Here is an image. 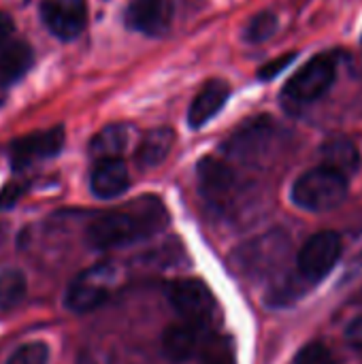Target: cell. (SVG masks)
I'll list each match as a JSON object with an SVG mask.
<instances>
[{
  "label": "cell",
  "mask_w": 362,
  "mask_h": 364,
  "mask_svg": "<svg viewBox=\"0 0 362 364\" xmlns=\"http://www.w3.org/2000/svg\"><path fill=\"white\" fill-rule=\"evenodd\" d=\"M117 282V271L111 264H96L81 271L66 288L64 305L75 314H90L98 309Z\"/></svg>",
  "instance_id": "obj_5"
},
{
  "label": "cell",
  "mask_w": 362,
  "mask_h": 364,
  "mask_svg": "<svg viewBox=\"0 0 362 364\" xmlns=\"http://www.w3.org/2000/svg\"><path fill=\"white\" fill-rule=\"evenodd\" d=\"M196 175H198V190L203 198L213 209H224L237 188L235 171L226 162L209 156L198 162Z\"/></svg>",
  "instance_id": "obj_10"
},
{
  "label": "cell",
  "mask_w": 362,
  "mask_h": 364,
  "mask_svg": "<svg viewBox=\"0 0 362 364\" xmlns=\"http://www.w3.org/2000/svg\"><path fill=\"white\" fill-rule=\"evenodd\" d=\"M230 96V87L226 81L220 79H211L205 83V87L198 92V96L194 98L190 111H188V122L192 128H201L203 124H207L228 100Z\"/></svg>",
  "instance_id": "obj_15"
},
{
  "label": "cell",
  "mask_w": 362,
  "mask_h": 364,
  "mask_svg": "<svg viewBox=\"0 0 362 364\" xmlns=\"http://www.w3.org/2000/svg\"><path fill=\"white\" fill-rule=\"evenodd\" d=\"M62 145H64V128L53 126V128L38 130V132L26 134L21 139H15L9 147V158H11L13 168L21 171L34 162L58 156Z\"/></svg>",
  "instance_id": "obj_9"
},
{
  "label": "cell",
  "mask_w": 362,
  "mask_h": 364,
  "mask_svg": "<svg viewBox=\"0 0 362 364\" xmlns=\"http://www.w3.org/2000/svg\"><path fill=\"white\" fill-rule=\"evenodd\" d=\"M288 252H290V241L286 232L273 230L241 245L233 254V267L237 269L239 275L262 279L277 273L284 267Z\"/></svg>",
  "instance_id": "obj_4"
},
{
  "label": "cell",
  "mask_w": 362,
  "mask_h": 364,
  "mask_svg": "<svg viewBox=\"0 0 362 364\" xmlns=\"http://www.w3.org/2000/svg\"><path fill=\"white\" fill-rule=\"evenodd\" d=\"M175 143V132L171 128H156L149 130L139 149H137V162L141 168H154L164 162V158L171 154Z\"/></svg>",
  "instance_id": "obj_18"
},
{
  "label": "cell",
  "mask_w": 362,
  "mask_h": 364,
  "mask_svg": "<svg viewBox=\"0 0 362 364\" xmlns=\"http://www.w3.org/2000/svg\"><path fill=\"white\" fill-rule=\"evenodd\" d=\"M294 364H335V360L322 343H312L297 356Z\"/></svg>",
  "instance_id": "obj_24"
},
{
  "label": "cell",
  "mask_w": 362,
  "mask_h": 364,
  "mask_svg": "<svg viewBox=\"0 0 362 364\" xmlns=\"http://www.w3.org/2000/svg\"><path fill=\"white\" fill-rule=\"evenodd\" d=\"M275 139V124L269 115H260L243 124L226 143V154L243 160V162H256L262 158L271 143Z\"/></svg>",
  "instance_id": "obj_8"
},
{
  "label": "cell",
  "mask_w": 362,
  "mask_h": 364,
  "mask_svg": "<svg viewBox=\"0 0 362 364\" xmlns=\"http://www.w3.org/2000/svg\"><path fill=\"white\" fill-rule=\"evenodd\" d=\"M322 160H324L322 166H329V168L341 173L344 177L356 173L361 166V154H358L356 145L346 136L329 139L322 145Z\"/></svg>",
  "instance_id": "obj_17"
},
{
  "label": "cell",
  "mask_w": 362,
  "mask_h": 364,
  "mask_svg": "<svg viewBox=\"0 0 362 364\" xmlns=\"http://www.w3.org/2000/svg\"><path fill=\"white\" fill-rule=\"evenodd\" d=\"M346 341H348L350 348L362 352V316H358V318L348 326V331H346Z\"/></svg>",
  "instance_id": "obj_25"
},
{
  "label": "cell",
  "mask_w": 362,
  "mask_h": 364,
  "mask_svg": "<svg viewBox=\"0 0 362 364\" xmlns=\"http://www.w3.org/2000/svg\"><path fill=\"white\" fill-rule=\"evenodd\" d=\"M28 290L26 275L17 269L0 271V311H9L17 307Z\"/></svg>",
  "instance_id": "obj_20"
},
{
  "label": "cell",
  "mask_w": 362,
  "mask_h": 364,
  "mask_svg": "<svg viewBox=\"0 0 362 364\" xmlns=\"http://www.w3.org/2000/svg\"><path fill=\"white\" fill-rule=\"evenodd\" d=\"M205 364H235V363H233V358H226V356H215V358L207 360Z\"/></svg>",
  "instance_id": "obj_27"
},
{
  "label": "cell",
  "mask_w": 362,
  "mask_h": 364,
  "mask_svg": "<svg viewBox=\"0 0 362 364\" xmlns=\"http://www.w3.org/2000/svg\"><path fill=\"white\" fill-rule=\"evenodd\" d=\"M128 145V126L124 124H111L102 128L92 141H90V156L96 160L107 158H119V154Z\"/></svg>",
  "instance_id": "obj_19"
},
{
  "label": "cell",
  "mask_w": 362,
  "mask_h": 364,
  "mask_svg": "<svg viewBox=\"0 0 362 364\" xmlns=\"http://www.w3.org/2000/svg\"><path fill=\"white\" fill-rule=\"evenodd\" d=\"M209 335L211 328L181 320L164 331L162 352L171 363H186L201 352V348L209 341Z\"/></svg>",
  "instance_id": "obj_13"
},
{
  "label": "cell",
  "mask_w": 362,
  "mask_h": 364,
  "mask_svg": "<svg viewBox=\"0 0 362 364\" xmlns=\"http://www.w3.org/2000/svg\"><path fill=\"white\" fill-rule=\"evenodd\" d=\"M166 296L171 307L179 314L183 322L201 324L207 328L213 326L218 305L211 290L201 279H177L169 284Z\"/></svg>",
  "instance_id": "obj_6"
},
{
  "label": "cell",
  "mask_w": 362,
  "mask_h": 364,
  "mask_svg": "<svg viewBox=\"0 0 362 364\" xmlns=\"http://www.w3.org/2000/svg\"><path fill=\"white\" fill-rule=\"evenodd\" d=\"M348 196V177L341 173L318 166L303 173L292 186V200L305 211H331Z\"/></svg>",
  "instance_id": "obj_3"
},
{
  "label": "cell",
  "mask_w": 362,
  "mask_h": 364,
  "mask_svg": "<svg viewBox=\"0 0 362 364\" xmlns=\"http://www.w3.org/2000/svg\"><path fill=\"white\" fill-rule=\"evenodd\" d=\"M337 70H339L337 51H324V53L314 55L286 83L282 92V100L286 109L299 111L301 107H307L316 102L318 98H322L333 87L337 79Z\"/></svg>",
  "instance_id": "obj_2"
},
{
  "label": "cell",
  "mask_w": 362,
  "mask_h": 364,
  "mask_svg": "<svg viewBox=\"0 0 362 364\" xmlns=\"http://www.w3.org/2000/svg\"><path fill=\"white\" fill-rule=\"evenodd\" d=\"M41 15L49 32L62 41L77 38L87 21L85 0H43Z\"/></svg>",
  "instance_id": "obj_11"
},
{
  "label": "cell",
  "mask_w": 362,
  "mask_h": 364,
  "mask_svg": "<svg viewBox=\"0 0 362 364\" xmlns=\"http://www.w3.org/2000/svg\"><path fill=\"white\" fill-rule=\"evenodd\" d=\"M344 252L341 245V237L335 232H318L312 239H307V243L303 245V250L299 252L297 258V273L309 284H318L322 282L339 262Z\"/></svg>",
  "instance_id": "obj_7"
},
{
  "label": "cell",
  "mask_w": 362,
  "mask_h": 364,
  "mask_svg": "<svg viewBox=\"0 0 362 364\" xmlns=\"http://www.w3.org/2000/svg\"><path fill=\"white\" fill-rule=\"evenodd\" d=\"M34 62L32 47L26 41H13L0 51V87L13 85L21 79Z\"/></svg>",
  "instance_id": "obj_16"
},
{
  "label": "cell",
  "mask_w": 362,
  "mask_h": 364,
  "mask_svg": "<svg viewBox=\"0 0 362 364\" xmlns=\"http://www.w3.org/2000/svg\"><path fill=\"white\" fill-rule=\"evenodd\" d=\"M175 0H132L126 9V26L147 36L164 34L173 23Z\"/></svg>",
  "instance_id": "obj_12"
},
{
  "label": "cell",
  "mask_w": 362,
  "mask_h": 364,
  "mask_svg": "<svg viewBox=\"0 0 362 364\" xmlns=\"http://www.w3.org/2000/svg\"><path fill=\"white\" fill-rule=\"evenodd\" d=\"M92 194L98 198H115L128 190V168L119 158L96 160L90 175Z\"/></svg>",
  "instance_id": "obj_14"
},
{
  "label": "cell",
  "mask_w": 362,
  "mask_h": 364,
  "mask_svg": "<svg viewBox=\"0 0 362 364\" xmlns=\"http://www.w3.org/2000/svg\"><path fill=\"white\" fill-rule=\"evenodd\" d=\"M11 32H13V19H11L9 13H2L0 11V45L6 43V38L11 36Z\"/></svg>",
  "instance_id": "obj_26"
},
{
  "label": "cell",
  "mask_w": 362,
  "mask_h": 364,
  "mask_svg": "<svg viewBox=\"0 0 362 364\" xmlns=\"http://www.w3.org/2000/svg\"><path fill=\"white\" fill-rule=\"evenodd\" d=\"M169 224L166 207L156 196H143L119 209L96 215L85 239L94 250H117L156 237Z\"/></svg>",
  "instance_id": "obj_1"
},
{
  "label": "cell",
  "mask_w": 362,
  "mask_h": 364,
  "mask_svg": "<svg viewBox=\"0 0 362 364\" xmlns=\"http://www.w3.org/2000/svg\"><path fill=\"white\" fill-rule=\"evenodd\" d=\"M49 360V348L43 341H30L17 348L6 364H47Z\"/></svg>",
  "instance_id": "obj_22"
},
{
  "label": "cell",
  "mask_w": 362,
  "mask_h": 364,
  "mask_svg": "<svg viewBox=\"0 0 362 364\" xmlns=\"http://www.w3.org/2000/svg\"><path fill=\"white\" fill-rule=\"evenodd\" d=\"M277 23H280L277 15L273 11H260L247 21V26L243 30V38L247 43H265L267 38H271L277 32Z\"/></svg>",
  "instance_id": "obj_21"
},
{
  "label": "cell",
  "mask_w": 362,
  "mask_h": 364,
  "mask_svg": "<svg viewBox=\"0 0 362 364\" xmlns=\"http://www.w3.org/2000/svg\"><path fill=\"white\" fill-rule=\"evenodd\" d=\"M294 60H297V51H290V53H284V55H280V58L267 62V64L258 70V79H262V81L275 79V77H277L280 73H284Z\"/></svg>",
  "instance_id": "obj_23"
}]
</instances>
